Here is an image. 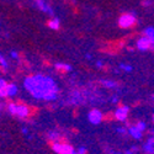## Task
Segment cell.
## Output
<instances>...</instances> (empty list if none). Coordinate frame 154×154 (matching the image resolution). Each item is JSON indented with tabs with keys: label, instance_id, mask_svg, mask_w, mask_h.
Listing matches in <instances>:
<instances>
[{
	"label": "cell",
	"instance_id": "obj_8",
	"mask_svg": "<svg viewBox=\"0 0 154 154\" xmlns=\"http://www.w3.org/2000/svg\"><path fill=\"white\" fill-rule=\"evenodd\" d=\"M6 91H8V96H14L17 93V89L14 84H8L6 85Z\"/></svg>",
	"mask_w": 154,
	"mask_h": 154
},
{
	"label": "cell",
	"instance_id": "obj_1",
	"mask_svg": "<svg viewBox=\"0 0 154 154\" xmlns=\"http://www.w3.org/2000/svg\"><path fill=\"white\" fill-rule=\"evenodd\" d=\"M25 85L36 97L52 100L57 96V88L49 78H43V76L37 75L33 78H29Z\"/></svg>",
	"mask_w": 154,
	"mask_h": 154
},
{
	"label": "cell",
	"instance_id": "obj_12",
	"mask_svg": "<svg viewBox=\"0 0 154 154\" xmlns=\"http://www.w3.org/2000/svg\"><path fill=\"white\" fill-rule=\"evenodd\" d=\"M146 35L148 36L147 38H149L150 41H153V38H154V36H153V29L152 27H149V29H147L146 30Z\"/></svg>",
	"mask_w": 154,
	"mask_h": 154
},
{
	"label": "cell",
	"instance_id": "obj_10",
	"mask_svg": "<svg viewBox=\"0 0 154 154\" xmlns=\"http://www.w3.org/2000/svg\"><path fill=\"white\" fill-rule=\"evenodd\" d=\"M48 26H49L51 29H53V30H58V29H59V20H57V19L51 20V21L48 22Z\"/></svg>",
	"mask_w": 154,
	"mask_h": 154
},
{
	"label": "cell",
	"instance_id": "obj_6",
	"mask_svg": "<svg viewBox=\"0 0 154 154\" xmlns=\"http://www.w3.org/2000/svg\"><path fill=\"white\" fill-rule=\"evenodd\" d=\"M128 116V107L127 106H120L117 111L115 112V120L119 121H125Z\"/></svg>",
	"mask_w": 154,
	"mask_h": 154
},
{
	"label": "cell",
	"instance_id": "obj_18",
	"mask_svg": "<svg viewBox=\"0 0 154 154\" xmlns=\"http://www.w3.org/2000/svg\"><path fill=\"white\" fill-rule=\"evenodd\" d=\"M104 85L105 86H115V85H116V83H113V82H104Z\"/></svg>",
	"mask_w": 154,
	"mask_h": 154
},
{
	"label": "cell",
	"instance_id": "obj_4",
	"mask_svg": "<svg viewBox=\"0 0 154 154\" xmlns=\"http://www.w3.org/2000/svg\"><path fill=\"white\" fill-rule=\"evenodd\" d=\"M134 23H136V17L132 14H123L119 20V25L122 29H130Z\"/></svg>",
	"mask_w": 154,
	"mask_h": 154
},
{
	"label": "cell",
	"instance_id": "obj_3",
	"mask_svg": "<svg viewBox=\"0 0 154 154\" xmlns=\"http://www.w3.org/2000/svg\"><path fill=\"white\" fill-rule=\"evenodd\" d=\"M48 146L57 154H76L75 149L69 143H57V142H53V140L48 139Z\"/></svg>",
	"mask_w": 154,
	"mask_h": 154
},
{
	"label": "cell",
	"instance_id": "obj_14",
	"mask_svg": "<svg viewBox=\"0 0 154 154\" xmlns=\"http://www.w3.org/2000/svg\"><path fill=\"white\" fill-rule=\"evenodd\" d=\"M149 150V154H153V138L149 139V144L147 143V152Z\"/></svg>",
	"mask_w": 154,
	"mask_h": 154
},
{
	"label": "cell",
	"instance_id": "obj_7",
	"mask_svg": "<svg viewBox=\"0 0 154 154\" xmlns=\"http://www.w3.org/2000/svg\"><path fill=\"white\" fill-rule=\"evenodd\" d=\"M137 47L142 51H146V49H152L153 48V41H150L149 38L144 37V38H140V40L137 42Z\"/></svg>",
	"mask_w": 154,
	"mask_h": 154
},
{
	"label": "cell",
	"instance_id": "obj_20",
	"mask_svg": "<svg viewBox=\"0 0 154 154\" xmlns=\"http://www.w3.org/2000/svg\"><path fill=\"white\" fill-rule=\"evenodd\" d=\"M0 107H2V106H0Z\"/></svg>",
	"mask_w": 154,
	"mask_h": 154
},
{
	"label": "cell",
	"instance_id": "obj_9",
	"mask_svg": "<svg viewBox=\"0 0 154 154\" xmlns=\"http://www.w3.org/2000/svg\"><path fill=\"white\" fill-rule=\"evenodd\" d=\"M35 2H36V4H37L38 6L41 8V10H43V11H46V12H52V11H51V8L43 2V0H35Z\"/></svg>",
	"mask_w": 154,
	"mask_h": 154
},
{
	"label": "cell",
	"instance_id": "obj_13",
	"mask_svg": "<svg viewBox=\"0 0 154 154\" xmlns=\"http://www.w3.org/2000/svg\"><path fill=\"white\" fill-rule=\"evenodd\" d=\"M56 68L57 69H62V70H69L70 69V67L66 66V64H56Z\"/></svg>",
	"mask_w": 154,
	"mask_h": 154
},
{
	"label": "cell",
	"instance_id": "obj_15",
	"mask_svg": "<svg viewBox=\"0 0 154 154\" xmlns=\"http://www.w3.org/2000/svg\"><path fill=\"white\" fill-rule=\"evenodd\" d=\"M0 63H2V66H3L4 68H6V67H8V64H6V62H5V59H4V57H3V56H0Z\"/></svg>",
	"mask_w": 154,
	"mask_h": 154
},
{
	"label": "cell",
	"instance_id": "obj_19",
	"mask_svg": "<svg viewBox=\"0 0 154 154\" xmlns=\"http://www.w3.org/2000/svg\"><path fill=\"white\" fill-rule=\"evenodd\" d=\"M11 56H12V57H15V58H16V57H17V54H16V53H15V52H12V53H11Z\"/></svg>",
	"mask_w": 154,
	"mask_h": 154
},
{
	"label": "cell",
	"instance_id": "obj_16",
	"mask_svg": "<svg viewBox=\"0 0 154 154\" xmlns=\"http://www.w3.org/2000/svg\"><path fill=\"white\" fill-rule=\"evenodd\" d=\"M76 154H88V150L85 149V148H79V150L78 152H75Z\"/></svg>",
	"mask_w": 154,
	"mask_h": 154
},
{
	"label": "cell",
	"instance_id": "obj_11",
	"mask_svg": "<svg viewBox=\"0 0 154 154\" xmlns=\"http://www.w3.org/2000/svg\"><path fill=\"white\" fill-rule=\"evenodd\" d=\"M130 133H131L134 138H140V136H142V132H140L139 130H137L136 127H131V128H130Z\"/></svg>",
	"mask_w": 154,
	"mask_h": 154
},
{
	"label": "cell",
	"instance_id": "obj_17",
	"mask_svg": "<svg viewBox=\"0 0 154 154\" xmlns=\"http://www.w3.org/2000/svg\"><path fill=\"white\" fill-rule=\"evenodd\" d=\"M6 85H8V83H6L5 80L0 79V89H4V88H6Z\"/></svg>",
	"mask_w": 154,
	"mask_h": 154
},
{
	"label": "cell",
	"instance_id": "obj_5",
	"mask_svg": "<svg viewBox=\"0 0 154 154\" xmlns=\"http://www.w3.org/2000/svg\"><path fill=\"white\" fill-rule=\"evenodd\" d=\"M88 117H89V121H90L91 123H94V125H99V123L102 121V113H101L99 110L93 109L90 112H89Z\"/></svg>",
	"mask_w": 154,
	"mask_h": 154
},
{
	"label": "cell",
	"instance_id": "obj_2",
	"mask_svg": "<svg viewBox=\"0 0 154 154\" xmlns=\"http://www.w3.org/2000/svg\"><path fill=\"white\" fill-rule=\"evenodd\" d=\"M8 110L11 115L14 116H17L20 119H26V117H30L31 116V110L30 107H27L26 105L23 104H14V102H10L8 104Z\"/></svg>",
	"mask_w": 154,
	"mask_h": 154
}]
</instances>
